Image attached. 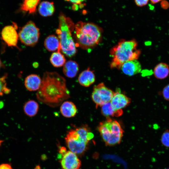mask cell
I'll return each mask as SVG.
<instances>
[{"mask_svg": "<svg viewBox=\"0 0 169 169\" xmlns=\"http://www.w3.org/2000/svg\"><path fill=\"white\" fill-rule=\"evenodd\" d=\"M65 79L55 72L46 71L43 74L41 86L36 94L38 101L55 107L70 97Z\"/></svg>", "mask_w": 169, "mask_h": 169, "instance_id": "1", "label": "cell"}, {"mask_svg": "<svg viewBox=\"0 0 169 169\" xmlns=\"http://www.w3.org/2000/svg\"><path fill=\"white\" fill-rule=\"evenodd\" d=\"M74 31L76 47L88 49L96 46L101 41L103 29L93 23L79 21L74 25Z\"/></svg>", "mask_w": 169, "mask_h": 169, "instance_id": "2", "label": "cell"}, {"mask_svg": "<svg viewBox=\"0 0 169 169\" xmlns=\"http://www.w3.org/2000/svg\"><path fill=\"white\" fill-rule=\"evenodd\" d=\"M138 43L135 39L130 40L121 39L110 50L112 57L110 66L111 69H120L125 63L137 59L141 53L138 49Z\"/></svg>", "mask_w": 169, "mask_h": 169, "instance_id": "3", "label": "cell"}, {"mask_svg": "<svg viewBox=\"0 0 169 169\" xmlns=\"http://www.w3.org/2000/svg\"><path fill=\"white\" fill-rule=\"evenodd\" d=\"M59 25L56 32L59 39L61 51L67 56L72 57L77 52L76 46L72 33L74 25L72 21L62 13L59 17Z\"/></svg>", "mask_w": 169, "mask_h": 169, "instance_id": "4", "label": "cell"}, {"mask_svg": "<svg viewBox=\"0 0 169 169\" xmlns=\"http://www.w3.org/2000/svg\"><path fill=\"white\" fill-rule=\"evenodd\" d=\"M93 137L90 128L85 125L70 130L65 140L70 151L75 154H80L85 151L89 142Z\"/></svg>", "mask_w": 169, "mask_h": 169, "instance_id": "5", "label": "cell"}, {"mask_svg": "<svg viewBox=\"0 0 169 169\" xmlns=\"http://www.w3.org/2000/svg\"><path fill=\"white\" fill-rule=\"evenodd\" d=\"M98 129L106 146H113L121 142L124 131L117 121L107 118L100 123Z\"/></svg>", "mask_w": 169, "mask_h": 169, "instance_id": "6", "label": "cell"}, {"mask_svg": "<svg viewBox=\"0 0 169 169\" xmlns=\"http://www.w3.org/2000/svg\"><path fill=\"white\" fill-rule=\"evenodd\" d=\"M18 35L23 44L32 46L38 41L40 35L39 29L33 21H29L20 29Z\"/></svg>", "mask_w": 169, "mask_h": 169, "instance_id": "7", "label": "cell"}, {"mask_svg": "<svg viewBox=\"0 0 169 169\" xmlns=\"http://www.w3.org/2000/svg\"><path fill=\"white\" fill-rule=\"evenodd\" d=\"M114 93L115 92L106 87L103 83L94 86L91 98L96 108L110 102Z\"/></svg>", "mask_w": 169, "mask_h": 169, "instance_id": "8", "label": "cell"}, {"mask_svg": "<svg viewBox=\"0 0 169 169\" xmlns=\"http://www.w3.org/2000/svg\"><path fill=\"white\" fill-rule=\"evenodd\" d=\"M17 26L16 24L5 26L1 32L3 40L9 46L18 48L17 44L18 35L16 31Z\"/></svg>", "mask_w": 169, "mask_h": 169, "instance_id": "9", "label": "cell"}, {"mask_svg": "<svg viewBox=\"0 0 169 169\" xmlns=\"http://www.w3.org/2000/svg\"><path fill=\"white\" fill-rule=\"evenodd\" d=\"M62 156L61 164L63 169L79 168L81 162L75 153L71 151H68Z\"/></svg>", "mask_w": 169, "mask_h": 169, "instance_id": "10", "label": "cell"}, {"mask_svg": "<svg viewBox=\"0 0 169 169\" xmlns=\"http://www.w3.org/2000/svg\"><path fill=\"white\" fill-rule=\"evenodd\" d=\"M141 66L137 59L127 61L124 63L120 69L125 74L132 76L139 73L141 70Z\"/></svg>", "mask_w": 169, "mask_h": 169, "instance_id": "11", "label": "cell"}, {"mask_svg": "<svg viewBox=\"0 0 169 169\" xmlns=\"http://www.w3.org/2000/svg\"><path fill=\"white\" fill-rule=\"evenodd\" d=\"M131 102L130 98L118 91L115 92L110 101L113 106L116 110H122L128 106Z\"/></svg>", "mask_w": 169, "mask_h": 169, "instance_id": "12", "label": "cell"}, {"mask_svg": "<svg viewBox=\"0 0 169 169\" xmlns=\"http://www.w3.org/2000/svg\"><path fill=\"white\" fill-rule=\"evenodd\" d=\"M95 74L90 68L81 72L78 78V81L80 84L86 87L91 85L95 82Z\"/></svg>", "mask_w": 169, "mask_h": 169, "instance_id": "13", "label": "cell"}, {"mask_svg": "<svg viewBox=\"0 0 169 169\" xmlns=\"http://www.w3.org/2000/svg\"><path fill=\"white\" fill-rule=\"evenodd\" d=\"M41 82L42 80L38 75L31 74L26 78L24 85L28 90L30 91H35L39 89Z\"/></svg>", "mask_w": 169, "mask_h": 169, "instance_id": "14", "label": "cell"}, {"mask_svg": "<svg viewBox=\"0 0 169 169\" xmlns=\"http://www.w3.org/2000/svg\"><path fill=\"white\" fill-rule=\"evenodd\" d=\"M60 111L64 116L71 118L76 115L77 110L76 105L73 102L65 101L61 105Z\"/></svg>", "mask_w": 169, "mask_h": 169, "instance_id": "15", "label": "cell"}, {"mask_svg": "<svg viewBox=\"0 0 169 169\" xmlns=\"http://www.w3.org/2000/svg\"><path fill=\"white\" fill-rule=\"evenodd\" d=\"M63 72L67 77L73 78L75 77L79 70L78 64L75 61L69 60L63 65Z\"/></svg>", "mask_w": 169, "mask_h": 169, "instance_id": "16", "label": "cell"}, {"mask_svg": "<svg viewBox=\"0 0 169 169\" xmlns=\"http://www.w3.org/2000/svg\"><path fill=\"white\" fill-rule=\"evenodd\" d=\"M101 107V113L106 118H110V117L120 116L123 113L122 110H115L110 102L105 104Z\"/></svg>", "mask_w": 169, "mask_h": 169, "instance_id": "17", "label": "cell"}, {"mask_svg": "<svg viewBox=\"0 0 169 169\" xmlns=\"http://www.w3.org/2000/svg\"><path fill=\"white\" fill-rule=\"evenodd\" d=\"M44 45L49 51H54L56 50L61 51L59 39L54 35L48 36L44 40Z\"/></svg>", "mask_w": 169, "mask_h": 169, "instance_id": "18", "label": "cell"}, {"mask_svg": "<svg viewBox=\"0 0 169 169\" xmlns=\"http://www.w3.org/2000/svg\"><path fill=\"white\" fill-rule=\"evenodd\" d=\"M154 74L159 79H163L167 77L169 74V67L166 63H160L156 65L154 68Z\"/></svg>", "mask_w": 169, "mask_h": 169, "instance_id": "19", "label": "cell"}, {"mask_svg": "<svg viewBox=\"0 0 169 169\" xmlns=\"http://www.w3.org/2000/svg\"><path fill=\"white\" fill-rule=\"evenodd\" d=\"M55 8L52 2L44 1L42 2L38 7L39 14L44 17L51 16L54 12Z\"/></svg>", "mask_w": 169, "mask_h": 169, "instance_id": "20", "label": "cell"}, {"mask_svg": "<svg viewBox=\"0 0 169 169\" xmlns=\"http://www.w3.org/2000/svg\"><path fill=\"white\" fill-rule=\"evenodd\" d=\"M39 109L38 103L33 100H29L27 101L23 106L25 113L28 116L33 117L37 114Z\"/></svg>", "mask_w": 169, "mask_h": 169, "instance_id": "21", "label": "cell"}, {"mask_svg": "<svg viewBox=\"0 0 169 169\" xmlns=\"http://www.w3.org/2000/svg\"><path fill=\"white\" fill-rule=\"evenodd\" d=\"M50 59L53 65L56 67L62 66L66 62V59L60 51L53 53L51 55Z\"/></svg>", "mask_w": 169, "mask_h": 169, "instance_id": "22", "label": "cell"}, {"mask_svg": "<svg viewBox=\"0 0 169 169\" xmlns=\"http://www.w3.org/2000/svg\"><path fill=\"white\" fill-rule=\"evenodd\" d=\"M40 0H23L21 6L23 11L31 13H34Z\"/></svg>", "mask_w": 169, "mask_h": 169, "instance_id": "23", "label": "cell"}, {"mask_svg": "<svg viewBox=\"0 0 169 169\" xmlns=\"http://www.w3.org/2000/svg\"><path fill=\"white\" fill-rule=\"evenodd\" d=\"M7 74H5L2 77H0V96H2L4 94H8L10 92V90L7 86Z\"/></svg>", "mask_w": 169, "mask_h": 169, "instance_id": "24", "label": "cell"}, {"mask_svg": "<svg viewBox=\"0 0 169 169\" xmlns=\"http://www.w3.org/2000/svg\"><path fill=\"white\" fill-rule=\"evenodd\" d=\"M161 141L164 146L169 147V130H167L163 133Z\"/></svg>", "mask_w": 169, "mask_h": 169, "instance_id": "25", "label": "cell"}, {"mask_svg": "<svg viewBox=\"0 0 169 169\" xmlns=\"http://www.w3.org/2000/svg\"><path fill=\"white\" fill-rule=\"evenodd\" d=\"M65 1L70 2L73 4V9L74 10H76L78 8L79 5H82L83 3L85 0H64Z\"/></svg>", "mask_w": 169, "mask_h": 169, "instance_id": "26", "label": "cell"}, {"mask_svg": "<svg viewBox=\"0 0 169 169\" xmlns=\"http://www.w3.org/2000/svg\"><path fill=\"white\" fill-rule=\"evenodd\" d=\"M162 94L164 99L169 101V84L167 85L163 88Z\"/></svg>", "mask_w": 169, "mask_h": 169, "instance_id": "27", "label": "cell"}, {"mask_svg": "<svg viewBox=\"0 0 169 169\" xmlns=\"http://www.w3.org/2000/svg\"><path fill=\"white\" fill-rule=\"evenodd\" d=\"M149 0H134L136 5L139 7H142L146 5Z\"/></svg>", "mask_w": 169, "mask_h": 169, "instance_id": "28", "label": "cell"}, {"mask_svg": "<svg viewBox=\"0 0 169 169\" xmlns=\"http://www.w3.org/2000/svg\"><path fill=\"white\" fill-rule=\"evenodd\" d=\"M0 169H13L10 165L8 163H3L0 165Z\"/></svg>", "mask_w": 169, "mask_h": 169, "instance_id": "29", "label": "cell"}, {"mask_svg": "<svg viewBox=\"0 0 169 169\" xmlns=\"http://www.w3.org/2000/svg\"><path fill=\"white\" fill-rule=\"evenodd\" d=\"M161 5L162 8L165 9H167L169 7V4L166 1H163L161 3Z\"/></svg>", "mask_w": 169, "mask_h": 169, "instance_id": "30", "label": "cell"}, {"mask_svg": "<svg viewBox=\"0 0 169 169\" xmlns=\"http://www.w3.org/2000/svg\"><path fill=\"white\" fill-rule=\"evenodd\" d=\"M161 0H150L151 3L152 4L156 3Z\"/></svg>", "mask_w": 169, "mask_h": 169, "instance_id": "31", "label": "cell"}, {"mask_svg": "<svg viewBox=\"0 0 169 169\" xmlns=\"http://www.w3.org/2000/svg\"><path fill=\"white\" fill-rule=\"evenodd\" d=\"M3 140H0V146H1L2 143L3 142Z\"/></svg>", "mask_w": 169, "mask_h": 169, "instance_id": "32", "label": "cell"}, {"mask_svg": "<svg viewBox=\"0 0 169 169\" xmlns=\"http://www.w3.org/2000/svg\"><path fill=\"white\" fill-rule=\"evenodd\" d=\"M1 60H0V68L1 67Z\"/></svg>", "mask_w": 169, "mask_h": 169, "instance_id": "33", "label": "cell"}, {"mask_svg": "<svg viewBox=\"0 0 169 169\" xmlns=\"http://www.w3.org/2000/svg\"><path fill=\"white\" fill-rule=\"evenodd\" d=\"M169 169V168H167V169Z\"/></svg>", "mask_w": 169, "mask_h": 169, "instance_id": "34", "label": "cell"}]
</instances>
